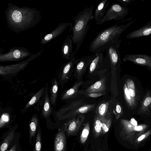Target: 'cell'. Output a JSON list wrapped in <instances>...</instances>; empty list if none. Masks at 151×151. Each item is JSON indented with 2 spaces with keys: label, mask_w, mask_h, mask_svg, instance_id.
I'll use <instances>...</instances> for the list:
<instances>
[{
  "label": "cell",
  "mask_w": 151,
  "mask_h": 151,
  "mask_svg": "<svg viewBox=\"0 0 151 151\" xmlns=\"http://www.w3.org/2000/svg\"><path fill=\"white\" fill-rule=\"evenodd\" d=\"M7 27L19 33L35 26L40 21L41 11L35 8L19 7L11 2L5 11Z\"/></svg>",
  "instance_id": "obj_1"
},
{
  "label": "cell",
  "mask_w": 151,
  "mask_h": 151,
  "mask_svg": "<svg viewBox=\"0 0 151 151\" xmlns=\"http://www.w3.org/2000/svg\"><path fill=\"white\" fill-rule=\"evenodd\" d=\"M93 7L92 5L86 7L73 18L74 25L72 27L71 38L76 47L70 57H74L80 48L89 28L91 22L94 19Z\"/></svg>",
  "instance_id": "obj_2"
},
{
  "label": "cell",
  "mask_w": 151,
  "mask_h": 151,
  "mask_svg": "<svg viewBox=\"0 0 151 151\" xmlns=\"http://www.w3.org/2000/svg\"><path fill=\"white\" fill-rule=\"evenodd\" d=\"M133 20L126 24L118 25L116 24L101 31L90 42V51L94 54L104 52L106 46L119 38L121 35L134 22Z\"/></svg>",
  "instance_id": "obj_3"
},
{
  "label": "cell",
  "mask_w": 151,
  "mask_h": 151,
  "mask_svg": "<svg viewBox=\"0 0 151 151\" xmlns=\"http://www.w3.org/2000/svg\"><path fill=\"white\" fill-rule=\"evenodd\" d=\"M120 123L122 127L121 134L132 144L139 136L146 131L148 128V126L145 124L137 125V121L133 118L130 121L121 119Z\"/></svg>",
  "instance_id": "obj_4"
},
{
  "label": "cell",
  "mask_w": 151,
  "mask_h": 151,
  "mask_svg": "<svg viewBox=\"0 0 151 151\" xmlns=\"http://www.w3.org/2000/svg\"><path fill=\"white\" fill-rule=\"evenodd\" d=\"M128 12V9L126 6H122L118 3H113L106 11L102 19L99 21L96 22V24L97 25H101L107 21L121 19L124 18Z\"/></svg>",
  "instance_id": "obj_5"
},
{
  "label": "cell",
  "mask_w": 151,
  "mask_h": 151,
  "mask_svg": "<svg viewBox=\"0 0 151 151\" xmlns=\"http://www.w3.org/2000/svg\"><path fill=\"white\" fill-rule=\"evenodd\" d=\"M42 49L36 54L32 55L28 59L20 63L10 65H0V75L2 77L13 76L23 70L29 63L37 58L43 52Z\"/></svg>",
  "instance_id": "obj_6"
},
{
  "label": "cell",
  "mask_w": 151,
  "mask_h": 151,
  "mask_svg": "<svg viewBox=\"0 0 151 151\" xmlns=\"http://www.w3.org/2000/svg\"><path fill=\"white\" fill-rule=\"evenodd\" d=\"M32 55L24 47H14L4 53H0V62L16 61L22 60Z\"/></svg>",
  "instance_id": "obj_7"
},
{
  "label": "cell",
  "mask_w": 151,
  "mask_h": 151,
  "mask_svg": "<svg viewBox=\"0 0 151 151\" xmlns=\"http://www.w3.org/2000/svg\"><path fill=\"white\" fill-rule=\"evenodd\" d=\"M85 119L83 115H79L71 118L65 124L64 129L68 135L76 134L81 127Z\"/></svg>",
  "instance_id": "obj_8"
},
{
  "label": "cell",
  "mask_w": 151,
  "mask_h": 151,
  "mask_svg": "<svg viewBox=\"0 0 151 151\" xmlns=\"http://www.w3.org/2000/svg\"><path fill=\"white\" fill-rule=\"evenodd\" d=\"M125 62H131L135 64L151 69V56L145 54H128L123 59Z\"/></svg>",
  "instance_id": "obj_9"
},
{
  "label": "cell",
  "mask_w": 151,
  "mask_h": 151,
  "mask_svg": "<svg viewBox=\"0 0 151 151\" xmlns=\"http://www.w3.org/2000/svg\"><path fill=\"white\" fill-rule=\"evenodd\" d=\"M70 24L67 22H63L59 24L54 30L42 37L40 41V43L42 45H45L60 36L70 25Z\"/></svg>",
  "instance_id": "obj_10"
},
{
  "label": "cell",
  "mask_w": 151,
  "mask_h": 151,
  "mask_svg": "<svg viewBox=\"0 0 151 151\" xmlns=\"http://www.w3.org/2000/svg\"><path fill=\"white\" fill-rule=\"evenodd\" d=\"M95 106L94 104H84L59 116V119L61 120L70 119L77 115H82L86 113L93 110Z\"/></svg>",
  "instance_id": "obj_11"
},
{
  "label": "cell",
  "mask_w": 151,
  "mask_h": 151,
  "mask_svg": "<svg viewBox=\"0 0 151 151\" xmlns=\"http://www.w3.org/2000/svg\"><path fill=\"white\" fill-rule=\"evenodd\" d=\"M151 35V20L148 22L142 27L127 35L126 37L127 39H130Z\"/></svg>",
  "instance_id": "obj_12"
},
{
  "label": "cell",
  "mask_w": 151,
  "mask_h": 151,
  "mask_svg": "<svg viewBox=\"0 0 151 151\" xmlns=\"http://www.w3.org/2000/svg\"><path fill=\"white\" fill-rule=\"evenodd\" d=\"M66 141L64 130L60 129L56 135L54 141V151H65Z\"/></svg>",
  "instance_id": "obj_13"
},
{
  "label": "cell",
  "mask_w": 151,
  "mask_h": 151,
  "mask_svg": "<svg viewBox=\"0 0 151 151\" xmlns=\"http://www.w3.org/2000/svg\"><path fill=\"white\" fill-rule=\"evenodd\" d=\"M73 41L70 36L68 35L61 46V50L63 58L67 60L69 59L73 52Z\"/></svg>",
  "instance_id": "obj_14"
},
{
  "label": "cell",
  "mask_w": 151,
  "mask_h": 151,
  "mask_svg": "<svg viewBox=\"0 0 151 151\" xmlns=\"http://www.w3.org/2000/svg\"><path fill=\"white\" fill-rule=\"evenodd\" d=\"M109 4V1L108 0H102L99 2L94 14V19L96 22L99 21L102 19Z\"/></svg>",
  "instance_id": "obj_15"
},
{
  "label": "cell",
  "mask_w": 151,
  "mask_h": 151,
  "mask_svg": "<svg viewBox=\"0 0 151 151\" xmlns=\"http://www.w3.org/2000/svg\"><path fill=\"white\" fill-rule=\"evenodd\" d=\"M69 62L65 64L62 68L60 77V83H62L68 78V74L74 65H76L78 59H76L74 57H71Z\"/></svg>",
  "instance_id": "obj_16"
},
{
  "label": "cell",
  "mask_w": 151,
  "mask_h": 151,
  "mask_svg": "<svg viewBox=\"0 0 151 151\" xmlns=\"http://www.w3.org/2000/svg\"><path fill=\"white\" fill-rule=\"evenodd\" d=\"M50 102L48 93V83H46L45 88L44 96V98L43 106L42 113L45 118L48 117L51 113Z\"/></svg>",
  "instance_id": "obj_17"
},
{
  "label": "cell",
  "mask_w": 151,
  "mask_h": 151,
  "mask_svg": "<svg viewBox=\"0 0 151 151\" xmlns=\"http://www.w3.org/2000/svg\"><path fill=\"white\" fill-rule=\"evenodd\" d=\"M106 90V80L103 78L94 83L86 90L87 93H102Z\"/></svg>",
  "instance_id": "obj_18"
},
{
  "label": "cell",
  "mask_w": 151,
  "mask_h": 151,
  "mask_svg": "<svg viewBox=\"0 0 151 151\" xmlns=\"http://www.w3.org/2000/svg\"><path fill=\"white\" fill-rule=\"evenodd\" d=\"M151 107V94L148 91L141 103L138 113L148 114Z\"/></svg>",
  "instance_id": "obj_19"
},
{
  "label": "cell",
  "mask_w": 151,
  "mask_h": 151,
  "mask_svg": "<svg viewBox=\"0 0 151 151\" xmlns=\"http://www.w3.org/2000/svg\"><path fill=\"white\" fill-rule=\"evenodd\" d=\"M105 117H101L96 114L94 117L93 132L96 137H99L102 133V123Z\"/></svg>",
  "instance_id": "obj_20"
},
{
  "label": "cell",
  "mask_w": 151,
  "mask_h": 151,
  "mask_svg": "<svg viewBox=\"0 0 151 151\" xmlns=\"http://www.w3.org/2000/svg\"><path fill=\"white\" fill-rule=\"evenodd\" d=\"M58 85L57 79L54 78L52 81L50 91V99L51 104L55 106L57 99Z\"/></svg>",
  "instance_id": "obj_21"
},
{
  "label": "cell",
  "mask_w": 151,
  "mask_h": 151,
  "mask_svg": "<svg viewBox=\"0 0 151 151\" xmlns=\"http://www.w3.org/2000/svg\"><path fill=\"white\" fill-rule=\"evenodd\" d=\"M125 83L127 85L134 109L136 104V97L134 83L133 81L129 78L126 80Z\"/></svg>",
  "instance_id": "obj_22"
},
{
  "label": "cell",
  "mask_w": 151,
  "mask_h": 151,
  "mask_svg": "<svg viewBox=\"0 0 151 151\" xmlns=\"http://www.w3.org/2000/svg\"><path fill=\"white\" fill-rule=\"evenodd\" d=\"M83 83L82 81L77 82L71 88L65 91L62 96V99H67L74 97L77 94L78 89Z\"/></svg>",
  "instance_id": "obj_23"
},
{
  "label": "cell",
  "mask_w": 151,
  "mask_h": 151,
  "mask_svg": "<svg viewBox=\"0 0 151 151\" xmlns=\"http://www.w3.org/2000/svg\"><path fill=\"white\" fill-rule=\"evenodd\" d=\"M84 103L83 99L73 101L68 107L63 108L60 110L58 113L57 115H59V116H60L67 112L71 111L84 105Z\"/></svg>",
  "instance_id": "obj_24"
},
{
  "label": "cell",
  "mask_w": 151,
  "mask_h": 151,
  "mask_svg": "<svg viewBox=\"0 0 151 151\" xmlns=\"http://www.w3.org/2000/svg\"><path fill=\"white\" fill-rule=\"evenodd\" d=\"M45 91V88L43 87L35 93L30 100L25 105L23 110V111H25L30 107L33 106L37 103L44 93Z\"/></svg>",
  "instance_id": "obj_25"
},
{
  "label": "cell",
  "mask_w": 151,
  "mask_h": 151,
  "mask_svg": "<svg viewBox=\"0 0 151 151\" xmlns=\"http://www.w3.org/2000/svg\"><path fill=\"white\" fill-rule=\"evenodd\" d=\"M15 131L14 129L9 133L1 146L0 151H6L7 149L14 138Z\"/></svg>",
  "instance_id": "obj_26"
},
{
  "label": "cell",
  "mask_w": 151,
  "mask_h": 151,
  "mask_svg": "<svg viewBox=\"0 0 151 151\" xmlns=\"http://www.w3.org/2000/svg\"><path fill=\"white\" fill-rule=\"evenodd\" d=\"M38 122V119L37 117L35 115L33 116L29 124L30 140H31L35 135L37 126Z\"/></svg>",
  "instance_id": "obj_27"
},
{
  "label": "cell",
  "mask_w": 151,
  "mask_h": 151,
  "mask_svg": "<svg viewBox=\"0 0 151 151\" xmlns=\"http://www.w3.org/2000/svg\"><path fill=\"white\" fill-rule=\"evenodd\" d=\"M109 104V102L108 101H105L100 104L96 109V114L100 117H105Z\"/></svg>",
  "instance_id": "obj_28"
},
{
  "label": "cell",
  "mask_w": 151,
  "mask_h": 151,
  "mask_svg": "<svg viewBox=\"0 0 151 151\" xmlns=\"http://www.w3.org/2000/svg\"><path fill=\"white\" fill-rule=\"evenodd\" d=\"M90 132V126L89 122H87L83 127L80 137L81 142L84 143L87 139Z\"/></svg>",
  "instance_id": "obj_29"
},
{
  "label": "cell",
  "mask_w": 151,
  "mask_h": 151,
  "mask_svg": "<svg viewBox=\"0 0 151 151\" xmlns=\"http://www.w3.org/2000/svg\"><path fill=\"white\" fill-rule=\"evenodd\" d=\"M123 90L124 98L127 105L130 109H134L131 98L126 83H125L124 85Z\"/></svg>",
  "instance_id": "obj_30"
},
{
  "label": "cell",
  "mask_w": 151,
  "mask_h": 151,
  "mask_svg": "<svg viewBox=\"0 0 151 151\" xmlns=\"http://www.w3.org/2000/svg\"><path fill=\"white\" fill-rule=\"evenodd\" d=\"M151 134V130H148L139 136L136 139L134 143L137 146L144 140L146 139Z\"/></svg>",
  "instance_id": "obj_31"
},
{
  "label": "cell",
  "mask_w": 151,
  "mask_h": 151,
  "mask_svg": "<svg viewBox=\"0 0 151 151\" xmlns=\"http://www.w3.org/2000/svg\"><path fill=\"white\" fill-rule=\"evenodd\" d=\"M112 121L111 118L107 119L105 117L102 123V133L104 134L109 131L111 124Z\"/></svg>",
  "instance_id": "obj_32"
},
{
  "label": "cell",
  "mask_w": 151,
  "mask_h": 151,
  "mask_svg": "<svg viewBox=\"0 0 151 151\" xmlns=\"http://www.w3.org/2000/svg\"><path fill=\"white\" fill-rule=\"evenodd\" d=\"M9 114L7 113L3 114L0 119V129L2 128L7 124L9 121Z\"/></svg>",
  "instance_id": "obj_33"
},
{
  "label": "cell",
  "mask_w": 151,
  "mask_h": 151,
  "mask_svg": "<svg viewBox=\"0 0 151 151\" xmlns=\"http://www.w3.org/2000/svg\"><path fill=\"white\" fill-rule=\"evenodd\" d=\"M41 135L39 131L37 133L34 151H41Z\"/></svg>",
  "instance_id": "obj_34"
},
{
  "label": "cell",
  "mask_w": 151,
  "mask_h": 151,
  "mask_svg": "<svg viewBox=\"0 0 151 151\" xmlns=\"http://www.w3.org/2000/svg\"><path fill=\"white\" fill-rule=\"evenodd\" d=\"M122 114L123 111L121 106L119 104H117L115 109V116L116 119H118Z\"/></svg>",
  "instance_id": "obj_35"
},
{
  "label": "cell",
  "mask_w": 151,
  "mask_h": 151,
  "mask_svg": "<svg viewBox=\"0 0 151 151\" xmlns=\"http://www.w3.org/2000/svg\"><path fill=\"white\" fill-rule=\"evenodd\" d=\"M104 94L103 93H87V96L95 98L102 96Z\"/></svg>",
  "instance_id": "obj_36"
},
{
  "label": "cell",
  "mask_w": 151,
  "mask_h": 151,
  "mask_svg": "<svg viewBox=\"0 0 151 151\" xmlns=\"http://www.w3.org/2000/svg\"><path fill=\"white\" fill-rule=\"evenodd\" d=\"M117 1L122 4V5L123 6L131 4L132 0H117Z\"/></svg>",
  "instance_id": "obj_37"
},
{
  "label": "cell",
  "mask_w": 151,
  "mask_h": 151,
  "mask_svg": "<svg viewBox=\"0 0 151 151\" xmlns=\"http://www.w3.org/2000/svg\"><path fill=\"white\" fill-rule=\"evenodd\" d=\"M16 147L17 145L15 144L12 146L9 151H16Z\"/></svg>",
  "instance_id": "obj_38"
},
{
  "label": "cell",
  "mask_w": 151,
  "mask_h": 151,
  "mask_svg": "<svg viewBox=\"0 0 151 151\" xmlns=\"http://www.w3.org/2000/svg\"><path fill=\"white\" fill-rule=\"evenodd\" d=\"M150 151H151V147H150Z\"/></svg>",
  "instance_id": "obj_39"
}]
</instances>
